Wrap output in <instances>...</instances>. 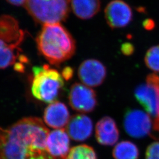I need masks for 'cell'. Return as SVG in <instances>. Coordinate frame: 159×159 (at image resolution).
Returning <instances> with one entry per match:
<instances>
[{
	"label": "cell",
	"mask_w": 159,
	"mask_h": 159,
	"mask_svg": "<svg viewBox=\"0 0 159 159\" xmlns=\"http://www.w3.org/2000/svg\"><path fill=\"white\" fill-rule=\"evenodd\" d=\"M106 21L112 29L127 27L133 19V12L130 6L123 0H113L104 10Z\"/></svg>",
	"instance_id": "7"
},
{
	"label": "cell",
	"mask_w": 159,
	"mask_h": 159,
	"mask_svg": "<svg viewBox=\"0 0 159 159\" xmlns=\"http://www.w3.org/2000/svg\"><path fill=\"white\" fill-rule=\"evenodd\" d=\"M20 46L0 40V69L7 68L15 64L21 52Z\"/></svg>",
	"instance_id": "16"
},
{
	"label": "cell",
	"mask_w": 159,
	"mask_h": 159,
	"mask_svg": "<svg viewBox=\"0 0 159 159\" xmlns=\"http://www.w3.org/2000/svg\"><path fill=\"white\" fill-rule=\"evenodd\" d=\"M144 62L149 69L159 73V45L152 47L148 50L144 57Z\"/></svg>",
	"instance_id": "19"
},
{
	"label": "cell",
	"mask_w": 159,
	"mask_h": 159,
	"mask_svg": "<svg viewBox=\"0 0 159 159\" xmlns=\"http://www.w3.org/2000/svg\"><path fill=\"white\" fill-rule=\"evenodd\" d=\"M152 24H154L153 23H152V21L151 20H146L144 22V27H146V29L148 30V29H152V27H153L152 25Z\"/></svg>",
	"instance_id": "24"
},
{
	"label": "cell",
	"mask_w": 159,
	"mask_h": 159,
	"mask_svg": "<svg viewBox=\"0 0 159 159\" xmlns=\"http://www.w3.org/2000/svg\"><path fill=\"white\" fill-rule=\"evenodd\" d=\"M73 75V70L72 68L69 67H67L64 68L63 73H62V76L64 79L68 80L71 79Z\"/></svg>",
	"instance_id": "22"
},
{
	"label": "cell",
	"mask_w": 159,
	"mask_h": 159,
	"mask_svg": "<svg viewBox=\"0 0 159 159\" xmlns=\"http://www.w3.org/2000/svg\"><path fill=\"white\" fill-rule=\"evenodd\" d=\"M71 7L78 18L89 20L100 11L101 2L100 0H71Z\"/></svg>",
	"instance_id": "15"
},
{
	"label": "cell",
	"mask_w": 159,
	"mask_h": 159,
	"mask_svg": "<svg viewBox=\"0 0 159 159\" xmlns=\"http://www.w3.org/2000/svg\"><path fill=\"white\" fill-rule=\"evenodd\" d=\"M49 133L41 119L34 117L0 127V159H54L47 148Z\"/></svg>",
	"instance_id": "1"
},
{
	"label": "cell",
	"mask_w": 159,
	"mask_h": 159,
	"mask_svg": "<svg viewBox=\"0 0 159 159\" xmlns=\"http://www.w3.org/2000/svg\"><path fill=\"white\" fill-rule=\"evenodd\" d=\"M146 159H159V142L153 143L148 147Z\"/></svg>",
	"instance_id": "20"
},
{
	"label": "cell",
	"mask_w": 159,
	"mask_h": 159,
	"mask_svg": "<svg viewBox=\"0 0 159 159\" xmlns=\"http://www.w3.org/2000/svg\"><path fill=\"white\" fill-rule=\"evenodd\" d=\"M152 124L150 116L140 110H129L125 116V131L128 134L134 138H142L150 134Z\"/></svg>",
	"instance_id": "8"
},
{
	"label": "cell",
	"mask_w": 159,
	"mask_h": 159,
	"mask_svg": "<svg viewBox=\"0 0 159 159\" xmlns=\"http://www.w3.org/2000/svg\"><path fill=\"white\" fill-rule=\"evenodd\" d=\"M78 75L81 83L90 87L102 84L107 76V69L100 61L89 59L80 64Z\"/></svg>",
	"instance_id": "9"
},
{
	"label": "cell",
	"mask_w": 159,
	"mask_h": 159,
	"mask_svg": "<svg viewBox=\"0 0 159 159\" xmlns=\"http://www.w3.org/2000/svg\"><path fill=\"white\" fill-rule=\"evenodd\" d=\"M121 51L126 56L131 55L134 51V47L130 43H125L121 47Z\"/></svg>",
	"instance_id": "21"
},
{
	"label": "cell",
	"mask_w": 159,
	"mask_h": 159,
	"mask_svg": "<svg viewBox=\"0 0 159 159\" xmlns=\"http://www.w3.org/2000/svg\"><path fill=\"white\" fill-rule=\"evenodd\" d=\"M66 159H97V156L93 148L82 144L72 148Z\"/></svg>",
	"instance_id": "18"
},
{
	"label": "cell",
	"mask_w": 159,
	"mask_h": 159,
	"mask_svg": "<svg viewBox=\"0 0 159 159\" xmlns=\"http://www.w3.org/2000/svg\"><path fill=\"white\" fill-rule=\"evenodd\" d=\"M113 154L115 159H138L139 150L133 143L123 141L116 146Z\"/></svg>",
	"instance_id": "17"
},
{
	"label": "cell",
	"mask_w": 159,
	"mask_h": 159,
	"mask_svg": "<svg viewBox=\"0 0 159 159\" xmlns=\"http://www.w3.org/2000/svg\"><path fill=\"white\" fill-rule=\"evenodd\" d=\"M70 106L80 113H90L96 107V92L90 87L75 83L71 87L68 94Z\"/></svg>",
	"instance_id": "6"
},
{
	"label": "cell",
	"mask_w": 159,
	"mask_h": 159,
	"mask_svg": "<svg viewBox=\"0 0 159 159\" xmlns=\"http://www.w3.org/2000/svg\"><path fill=\"white\" fill-rule=\"evenodd\" d=\"M71 0H27L24 7L37 23H61L68 17Z\"/></svg>",
	"instance_id": "4"
},
{
	"label": "cell",
	"mask_w": 159,
	"mask_h": 159,
	"mask_svg": "<svg viewBox=\"0 0 159 159\" xmlns=\"http://www.w3.org/2000/svg\"><path fill=\"white\" fill-rule=\"evenodd\" d=\"M69 137L64 129L49 133L47 139V148L53 159H66L70 151Z\"/></svg>",
	"instance_id": "10"
},
{
	"label": "cell",
	"mask_w": 159,
	"mask_h": 159,
	"mask_svg": "<svg viewBox=\"0 0 159 159\" xmlns=\"http://www.w3.org/2000/svg\"><path fill=\"white\" fill-rule=\"evenodd\" d=\"M96 137L97 142L104 146H113L119 138V131L115 121L104 117L97 123Z\"/></svg>",
	"instance_id": "14"
},
{
	"label": "cell",
	"mask_w": 159,
	"mask_h": 159,
	"mask_svg": "<svg viewBox=\"0 0 159 159\" xmlns=\"http://www.w3.org/2000/svg\"><path fill=\"white\" fill-rule=\"evenodd\" d=\"M137 100L153 119V137L159 139V76L149 74L145 83L134 90Z\"/></svg>",
	"instance_id": "5"
},
{
	"label": "cell",
	"mask_w": 159,
	"mask_h": 159,
	"mask_svg": "<svg viewBox=\"0 0 159 159\" xmlns=\"http://www.w3.org/2000/svg\"><path fill=\"white\" fill-rule=\"evenodd\" d=\"M66 129L69 136L73 140L84 141L91 136L93 122L84 114H76L70 118Z\"/></svg>",
	"instance_id": "13"
},
{
	"label": "cell",
	"mask_w": 159,
	"mask_h": 159,
	"mask_svg": "<svg viewBox=\"0 0 159 159\" xmlns=\"http://www.w3.org/2000/svg\"><path fill=\"white\" fill-rule=\"evenodd\" d=\"M43 117L46 125L55 129H63L70 120L67 107L58 101L51 102L46 107Z\"/></svg>",
	"instance_id": "12"
},
{
	"label": "cell",
	"mask_w": 159,
	"mask_h": 159,
	"mask_svg": "<svg viewBox=\"0 0 159 159\" xmlns=\"http://www.w3.org/2000/svg\"><path fill=\"white\" fill-rule=\"evenodd\" d=\"M36 43L40 54L54 66L71 58L76 50L73 37L61 23L43 25Z\"/></svg>",
	"instance_id": "2"
},
{
	"label": "cell",
	"mask_w": 159,
	"mask_h": 159,
	"mask_svg": "<svg viewBox=\"0 0 159 159\" xmlns=\"http://www.w3.org/2000/svg\"><path fill=\"white\" fill-rule=\"evenodd\" d=\"M25 39V32L18 21L9 15L0 16V40L10 44L21 46Z\"/></svg>",
	"instance_id": "11"
},
{
	"label": "cell",
	"mask_w": 159,
	"mask_h": 159,
	"mask_svg": "<svg viewBox=\"0 0 159 159\" xmlns=\"http://www.w3.org/2000/svg\"><path fill=\"white\" fill-rule=\"evenodd\" d=\"M8 3L14 6H24L27 0H6Z\"/></svg>",
	"instance_id": "23"
},
{
	"label": "cell",
	"mask_w": 159,
	"mask_h": 159,
	"mask_svg": "<svg viewBox=\"0 0 159 159\" xmlns=\"http://www.w3.org/2000/svg\"><path fill=\"white\" fill-rule=\"evenodd\" d=\"M64 85V78L57 70L48 65L33 68L31 90L36 99L43 102H54L57 100Z\"/></svg>",
	"instance_id": "3"
}]
</instances>
